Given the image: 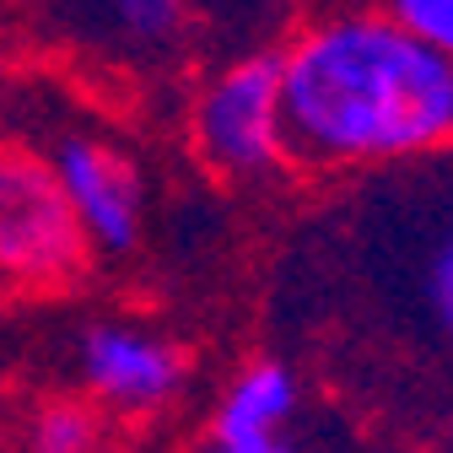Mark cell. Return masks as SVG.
I'll list each match as a JSON object with an SVG mask.
<instances>
[{
	"instance_id": "1",
	"label": "cell",
	"mask_w": 453,
	"mask_h": 453,
	"mask_svg": "<svg viewBox=\"0 0 453 453\" xmlns=\"http://www.w3.org/2000/svg\"><path fill=\"white\" fill-rule=\"evenodd\" d=\"M297 167H405L453 151V60L388 12L334 6L280 49Z\"/></svg>"
},
{
	"instance_id": "2",
	"label": "cell",
	"mask_w": 453,
	"mask_h": 453,
	"mask_svg": "<svg viewBox=\"0 0 453 453\" xmlns=\"http://www.w3.org/2000/svg\"><path fill=\"white\" fill-rule=\"evenodd\" d=\"M87 270V233L54 162L0 141V287L65 292Z\"/></svg>"
},
{
	"instance_id": "3",
	"label": "cell",
	"mask_w": 453,
	"mask_h": 453,
	"mask_svg": "<svg viewBox=\"0 0 453 453\" xmlns=\"http://www.w3.org/2000/svg\"><path fill=\"white\" fill-rule=\"evenodd\" d=\"M189 135L205 167L226 179L275 173L287 157V103H280V54H243L216 65L189 108Z\"/></svg>"
},
{
	"instance_id": "4",
	"label": "cell",
	"mask_w": 453,
	"mask_h": 453,
	"mask_svg": "<svg viewBox=\"0 0 453 453\" xmlns=\"http://www.w3.org/2000/svg\"><path fill=\"white\" fill-rule=\"evenodd\" d=\"M388 308L411 334L432 340V351L453 357V167L405 195L388 211Z\"/></svg>"
},
{
	"instance_id": "5",
	"label": "cell",
	"mask_w": 453,
	"mask_h": 453,
	"mask_svg": "<svg viewBox=\"0 0 453 453\" xmlns=\"http://www.w3.org/2000/svg\"><path fill=\"white\" fill-rule=\"evenodd\" d=\"M43 38L130 76H157L195 43V0H33Z\"/></svg>"
},
{
	"instance_id": "6",
	"label": "cell",
	"mask_w": 453,
	"mask_h": 453,
	"mask_svg": "<svg viewBox=\"0 0 453 453\" xmlns=\"http://www.w3.org/2000/svg\"><path fill=\"white\" fill-rule=\"evenodd\" d=\"M76 367L92 400L125 416H146L167 405L189 378L184 351L141 324H87L76 340Z\"/></svg>"
},
{
	"instance_id": "7",
	"label": "cell",
	"mask_w": 453,
	"mask_h": 453,
	"mask_svg": "<svg viewBox=\"0 0 453 453\" xmlns=\"http://www.w3.org/2000/svg\"><path fill=\"white\" fill-rule=\"evenodd\" d=\"M49 162L60 173V189L87 233V249L130 254L141 243V211H146L141 167L97 135H65Z\"/></svg>"
},
{
	"instance_id": "8",
	"label": "cell",
	"mask_w": 453,
	"mask_h": 453,
	"mask_svg": "<svg viewBox=\"0 0 453 453\" xmlns=\"http://www.w3.org/2000/svg\"><path fill=\"white\" fill-rule=\"evenodd\" d=\"M297 411V378L292 367L280 362H249L233 383H226L221 405H216V421H211V437H270L292 421Z\"/></svg>"
},
{
	"instance_id": "9",
	"label": "cell",
	"mask_w": 453,
	"mask_h": 453,
	"mask_svg": "<svg viewBox=\"0 0 453 453\" xmlns=\"http://www.w3.org/2000/svg\"><path fill=\"white\" fill-rule=\"evenodd\" d=\"M108 421L92 400H49L27 421V453H103Z\"/></svg>"
},
{
	"instance_id": "10",
	"label": "cell",
	"mask_w": 453,
	"mask_h": 453,
	"mask_svg": "<svg viewBox=\"0 0 453 453\" xmlns=\"http://www.w3.org/2000/svg\"><path fill=\"white\" fill-rule=\"evenodd\" d=\"M383 12L405 33H416L421 43H432L437 54L453 60V0H383Z\"/></svg>"
},
{
	"instance_id": "11",
	"label": "cell",
	"mask_w": 453,
	"mask_h": 453,
	"mask_svg": "<svg viewBox=\"0 0 453 453\" xmlns=\"http://www.w3.org/2000/svg\"><path fill=\"white\" fill-rule=\"evenodd\" d=\"M211 448H221V453H297L280 432H270V437H211Z\"/></svg>"
},
{
	"instance_id": "12",
	"label": "cell",
	"mask_w": 453,
	"mask_h": 453,
	"mask_svg": "<svg viewBox=\"0 0 453 453\" xmlns=\"http://www.w3.org/2000/svg\"><path fill=\"white\" fill-rule=\"evenodd\" d=\"M448 453H453V421H448Z\"/></svg>"
},
{
	"instance_id": "13",
	"label": "cell",
	"mask_w": 453,
	"mask_h": 453,
	"mask_svg": "<svg viewBox=\"0 0 453 453\" xmlns=\"http://www.w3.org/2000/svg\"><path fill=\"white\" fill-rule=\"evenodd\" d=\"M205 453H221V448H211V442H205Z\"/></svg>"
}]
</instances>
